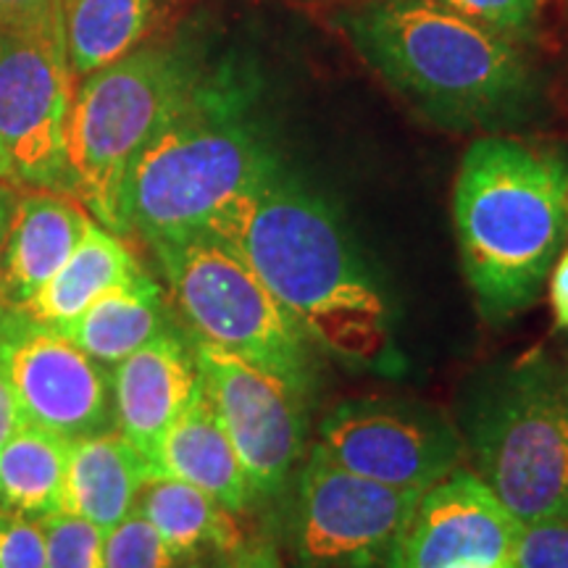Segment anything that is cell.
<instances>
[{"label":"cell","mask_w":568,"mask_h":568,"mask_svg":"<svg viewBox=\"0 0 568 568\" xmlns=\"http://www.w3.org/2000/svg\"><path fill=\"white\" fill-rule=\"evenodd\" d=\"M205 230L243 255L308 339L351 364L387 361L385 295L329 205L280 163L226 203Z\"/></svg>","instance_id":"obj_1"},{"label":"cell","mask_w":568,"mask_h":568,"mask_svg":"<svg viewBox=\"0 0 568 568\" xmlns=\"http://www.w3.org/2000/svg\"><path fill=\"white\" fill-rule=\"evenodd\" d=\"M460 264L493 322L529 308L568 243V155L514 138L468 145L453 190Z\"/></svg>","instance_id":"obj_2"},{"label":"cell","mask_w":568,"mask_h":568,"mask_svg":"<svg viewBox=\"0 0 568 568\" xmlns=\"http://www.w3.org/2000/svg\"><path fill=\"white\" fill-rule=\"evenodd\" d=\"M358 53L445 124H487L531 95L521 48L437 0H368L345 17Z\"/></svg>","instance_id":"obj_3"},{"label":"cell","mask_w":568,"mask_h":568,"mask_svg":"<svg viewBox=\"0 0 568 568\" xmlns=\"http://www.w3.org/2000/svg\"><path fill=\"white\" fill-rule=\"evenodd\" d=\"M230 82L195 80L132 163L119 201V234L148 245L205 224L276 166Z\"/></svg>","instance_id":"obj_4"},{"label":"cell","mask_w":568,"mask_h":568,"mask_svg":"<svg viewBox=\"0 0 568 568\" xmlns=\"http://www.w3.org/2000/svg\"><path fill=\"white\" fill-rule=\"evenodd\" d=\"M180 53L138 45L77 82L69 116V195L119 234V201L132 163L195 84Z\"/></svg>","instance_id":"obj_5"},{"label":"cell","mask_w":568,"mask_h":568,"mask_svg":"<svg viewBox=\"0 0 568 568\" xmlns=\"http://www.w3.org/2000/svg\"><path fill=\"white\" fill-rule=\"evenodd\" d=\"M477 477L518 521L568 516V379L531 358L489 387L471 416Z\"/></svg>","instance_id":"obj_6"},{"label":"cell","mask_w":568,"mask_h":568,"mask_svg":"<svg viewBox=\"0 0 568 568\" xmlns=\"http://www.w3.org/2000/svg\"><path fill=\"white\" fill-rule=\"evenodd\" d=\"M151 247L176 308L201 343L308 387V335L232 245L209 230H195Z\"/></svg>","instance_id":"obj_7"},{"label":"cell","mask_w":568,"mask_h":568,"mask_svg":"<svg viewBox=\"0 0 568 568\" xmlns=\"http://www.w3.org/2000/svg\"><path fill=\"white\" fill-rule=\"evenodd\" d=\"M74 90L63 24L0 38V182L69 195Z\"/></svg>","instance_id":"obj_8"},{"label":"cell","mask_w":568,"mask_h":568,"mask_svg":"<svg viewBox=\"0 0 568 568\" xmlns=\"http://www.w3.org/2000/svg\"><path fill=\"white\" fill-rule=\"evenodd\" d=\"M424 489H397L347 471L322 445L297 477L290 548L303 568L385 566Z\"/></svg>","instance_id":"obj_9"},{"label":"cell","mask_w":568,"mask_h":568,"mask_svg":"<svg viewBox=\"0 0 568 568\" xmlns=\"http://www.w3.org/2000/svg\"><path fill=\"white\" fill-rule=\"evenodd\" d=\"M0 372L21 424L67 439L116 429L111 368L9 303H0Z\"/></svg>","instance_id":"obj_10"},{"label":"cell","mask_w":568,"mask_h":568,"mask_svg":"<svg viewBox=\"0 0 568 568\" xmlns=\"http://www.w3.org/2000/svg\"><path fill=\"white\" fill-rule=\"evenodd\" d=\"M195 351L201 385L237 450L255 500L276 497L303 456L305 387L201 339Z\"/></svg>","instance_id":"obj_11"},{"label":"cell","mask_w":568,"mask_h":568,"mask_svg":"<svg viewBox=\"0 0 568 568\" xmlns=\"http://www.w3.org/2000/svg\"><path fill=\"white\" fill-rule=\"evenodd\" d=\"M318 445L347 471L397 489L437 485L460 460V439L437 414L372 397L332 410Z\"/></svg>","instance_id":"obj_12"},{"label":"cell","mask_w":568,"mask_h":568,"mask_svg":"<svg viewBox=\"0 0 568 568\" xmlns=\"http://www.w3.org/2000/svg\"><path fill=\"white\" fill-rule=\"evenodd\" d=\"M518 529L521 521L477 474L453 471L424 489L385 566L510 568Z\"/></svg>","instance_id":"obj_13"},{"label":"cell","mask_w":568,"mask_h":568,"mask_svg":"<svg viewBox=\"0 0 568 568\" xmlns=\"http://www.w3.org/2000/svg\"><path fill=\"white\" fill-rule=\"evenodd\" d=\"M111 379L116 429L153 460L161 437L201 389L195 343L166 326L159 337L113 366Z\"/></svg>","instance_id":"obj_14"},{"label":"cell","mask_w":568,"mask_h":568,"mask_svg":"<svg viewBox=\"0 0 568 568\" xmlns=\"http://www.w3.org/2000/svg\"><path fill=\"white\" fill-rule=\"evenodd\" d=\"M90 222L77 197L53 190H17L6 232L0 303L19 305L51 280L80 245Z\"/></svg>","instance_id":"obj_15"},{"label":"cell","mask_w":568,"mask_h":568,"mask_svg":"<svg viewBox=\"0 0 568 568\" xmlns=\"http://www.w3.org/2000/svg\"><path fill=\"white\" fill-rule=\"evenodd\" d=\"M151 466L153 477H174L201 487L234 514H243L253 503H258L203 385L161 437Z\"/></svg>","instance_id":"obj_16"},{"label":"cell","mask_w":568,"mask_h":568,"mask_svg":"<svg viewBox=\"0 0 568 568\" xmlns=\"http://www.w3.org/2000/svg\"><path fill=\"white\" fill-rule=\"evenodd\" d=\"M153 466L119 429L71 439L63 508L109 531L134 510Z\"/></svg>","instance_id":"obj_17"},{"label":"cell","mask_w":568,"mask_h":568,"mask_svg":"<svg viewBox=\"0 0 568 568\" xmlns=\"http://www.w3.org/2000/svg\"><path fill=\"white\" fill-rule=\"evenodd\" d=\"M140 268L122 234L105 230L101 222H90L67 264L17 308L34 322L61 329L105 293L130 282Z\"/></svg>","instance_id":"obj_18"},{"label":"cell","mask_w":568,"mask_h":568,"mask_svg":"<svg viewBox=\"0 0 568 568\" xmlns=\"http://www.w3.org/2000/svg\"><path fill=\"white\" fill-rule=\"evenodd\" d=\"M140 510L182 564L243 548L247 542L237 514L201 487L174 477H151L142 485Z\"/></svg>","instance_id":"obj_19"},{"label":"cell","mask_w":568,"mask_h":568,"mask_svg":"<svg viewBox=\"0 0 568 568\" xmlns=\"http://www.w3.org/2000/svg\"><path fill=\"white\" fill-rule=\"evenodd\" d=\"M163 301L159 284L140 268L130 282L105 293L59 332L98 364L113 368L166 329Z\"/></svg>","instance_id":"obj_20"},{"label":"cell","mask_w":568,"mask_h":568,"mask_svg":"<svg viewBox=\"0 0 568 568\" xmlns=\"http://www.w3.org/2000/svg\"><path fill=\"white\" fill-rule=\"evenodd\" d=\"M71 439L19 424L0 445V508L51 516L63 508Z\"/></svg>","instance_id":"obj_21"},{"label":"cell","mask_w":568,"mask_h":568,"mask_svg":"<svg viewBox=\"0 0 568 568\" xmlns=\"http://www.w3.org/2000/svg\"><path fill=\"white\" fill-rule=\"evenodd\" d=\"M155 0H63V38L77 82L145 40Z\"/></svg>","instance_id":"obj_22"},{"label":"cell","mask_w":568,"mask_h":568,"mask_svg":"<svg viewBox=\"0 0 568 568\" xmlns=\"http://www.w3.org/2000/svg\"><path fill=\"white\" fill-rule=\"evenodd\" d=\"M184 564L140 510L105 531L103 568H182Z\"/></svg>","instance_id":"obj_23"},{"label":"cell","mask_w":568,"mask_h":568,"mask_svg":"<svg viewBox=\"0 0 568 568\" xmlns=\"http://www.w3.org/2000/svg\"><path fill=\"white\" fill-rule=\"evenodd\" d=\"M48 568H103L105 531L88 518L67 514L42 516Z\"/></svg>","instance_id":"obj_24"},{"label":"cell","mask_w":568,"mask_h":568,"mask_svg":"<svg viewBox=\"0 0 568 568\" xmlns=\"http://www.w3.org/2000/svg\"><path fill=\"white\" fill-rule=\"evenodd\" d=\"M437 3L516 45L535 34L545 9V0H437Z\"/></svg>","instance_id":"obj_25"},{"label":"cell","mask_w":568,"mask_h":568,"mask_svg":"<svg viewBox=\"0 0 568 568\" xmlns=\"http://www.w3.org/2000/svg\"><path fill=\"white\" fill-rule=\"evenodd\" d=\"M510 568H568V516L521 524Z\"/></svg>","instance_id":"obj_26"},{"label":"cell","mask_w":568,"mask_h":568,"mask_svg":"<svg viewBox=\"0 0 568 568\" xmlns=\"http://www.w3.org/2000/svg\"><path fill=\"white\" fill-rule=\"evenodd\" d=\"M0 568H48L40 518L0 508Z\"/></svg>","instance_id":"obj_27"},{"label":"cell","mask_w":568,"mask_h":568,"mask_svg":"<svg viewBox=\"0 0 568 568\" xmlns=\"http://www.w3.org/2000/svg\"><path fill=\"white\" fill-rule=\"evenodd\" d=\"M63 24V0H0V32H34Z\"/></svg>","instance_id":"obj_28"},{"label":"cell","mask_w":568,"mask_h":568,"mask_svg":"<svg viewBox=\"0 0 568 568\" xmlns=\"http://www.w3.org/2000/svg\"><path fill=\"white\" fill-rule=\"evenodd\" d=\"M182 568H282V558L274 550V545L247 539L243 548L219 552V556L209 558H197L193 564H184Z\"/></svg>","instance_id":"obj_29"},{"label":"cell","mask_w":568,"mask_h":568,"mask_svg":"<svg viewBox=\"0 0 568 568\" xmlns=\"http://www.w3.org/2000/svg\"><path fill=\"white\" fill-rule=\"evenodd\" d=\"M550 305L558 329L568 332V247L558 255L550 276Z\"/></svg>","instance_id":"obj_30"},{"label":"cell","mask_w":568,"mask_h":568,"mask_svg":"<svg viewBox=\"0 0 568 568\" xmlns=\"http://www.w3.org/2000/svg\"><path fill=\"white\" fill-rule=\"evenodd\" d=\"M21 424L17 403H13V395L9 389V382H6L3 372H0V445L11 437V432Z\"/></svg>","instance_id":"obj_31"},{"label":"cell","mask_w":568,"mask_h":568,"mask_svg":"<svg viewBox=\"0 0 568 568\" xmlns=\"http://www.w3.org/2000/svg\"><path fill=\"white\" fill-rule=\"evenodd\" d=\"M17 187L0 182V280H3V251H6V232H9V219L13 209Z\"/></svg>","instance_id":"obj_32"},{"label":"cell","mask_w":568,"mask_h":568,"mask_svg":"<svg viewBox=\"0 0 568 568\" xmlns=\"http://www.w3.org/2000/svg\"><path fill=\"white\" fill-rule=\"evenodd\" d=\"M458 568H506V566H458Z\"/></svg>","instance_id":"obj_33"},{"label":"cell","mask_w":568,"mask_h":568,"mask_svg":"<svg viewBox=\"0 0 568 568\" xmlns=\"http://www.w3.org/2000/svg\"><path fill=\"white\" fill-rule=\"evenodd\" d=\"M564 374H566V379H568V366H566V368H564Z\"/></svg>","instance_id":"obj_34"},{"label":"cell","mask_w":568,"mask_h":568,"mask_svg":"<svg viewBox=\"0 0 568 568\" xmlns=\"http://www.w3.org/2000/svg\"><path fill=\"white\" fill-rule=\"evenodd\" d=\"M0 38H3V32H0Z\"/></svg>","instance_id":"obj_35"}]
</instances>
